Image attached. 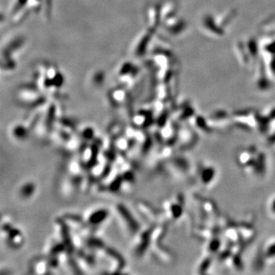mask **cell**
<instances>
[{
  "instance_id": "6da1fadb",
  "label": "cell",
  "mask_w": 275,
  "mask_h": 275,
  "mask_svg": "<svg viewBox=\"0 0 275 275\" xmlns=\"http://www.w3.org/2000/svg\"><path fill=\"white\" fill-rule=\"evenodd\" d=\"M64 78L61 73L54 66H46L39 72L38 84L43 90L58 89L62 87Z\"/></svg>"
},
{
  "instance_id": "7a4b0ae2",
  "label": "cell",
  "mask_w": 275,
  "mask_h": 275,
  "mask_svg": "<svg viewBox=\"0 0 275 275\" xmlns=\"http://www.w3.org/2000/svg\"><path fill=\"white\" fill-rule=\"evenodd\" d=\"M18 99L24 105L29 106H38V105H42L45 100V97L38 92L36 88L31 86L21 88L18 92Z\"/></svg>"
},
{
  "instance_id": "3957f363",
  "label": "cell",
  "mask_w": 275,
  "mask_h": 275,
  "mask_svg": "<svg viewBox=\"0 0 275 275\" xmlns=\"http://www.w3.org/2000/svg\"><path fill=\"white\" fill-rule=\"evenodd\" d=\"M148 34H144L141 36L138 37L135 44L134 45V47H133V54H135L134 56L141 57L143 54V53L145 50L148 42Z\"/></svg>"
},
{
  "instance_id": "277c9868",
  "label": "cell",
  "mask_w": 275,
  "mask_h": 275,
  "mask_svg": "<svg viewBox=\"0 0 275 275\" xmlns=\"http://www.w3.org/2000/svg\"><path fill=\"white\" fill-rule=\"evenodd\" d=\"M106 214L107 213L105 210H102V209H99V210L94 211V212L91 213L88 216L87 221L90 224L100 223L102 221H103L102 219H105Z\"/></svg>"
},
{
  "instance_id": "5b68a950",
  "label": "cell",
  "mask_w": 275,
  "mask_h": 275,
  "mask_svg": "<svg viewBox=\"0 0 275 275\" xmlns=\"http://www.w3.org/2000/svg\"><path fill=\"white\" fill-rule=\"evenodd\" d=\"M28 2V0H15L14 3L12 5V10H11V14L14 15L16 12H18L19 11H20L21 9H24V8L27 6Z\"/></svg>"
},
{
  "instance_id": "8992f818",
  "label": "cell",
  "mask_w": 275,
  "mask_h": 275,
  "mask_svg": "<svg viewBox=\"0 0 275 275\" xmlns=\"http://www.w3.org/2000/svg\"><path fill=\"white\" fill-rule=\"evenodd\" d=\"M27 6L31 12H38L41 8L42 0H28Z\"/></svg>"
},
{
  "instance_id": "52a82bcc",
  "label": "cell",
  "mask_w": 275,
  "mask_h": 275,
  "mask_svg": "<svg viewBox=\"0 0 275 275\" xmlns=\"http://www.w3.org/2000/svg\"><path fill=\"white\" fill-rule=\"evenodd\" d=\"M35 264H36V267H35V271L37 273H45V270H46V264H45V261H37L35 262Z\"/></svg>"
}]
</instances>
